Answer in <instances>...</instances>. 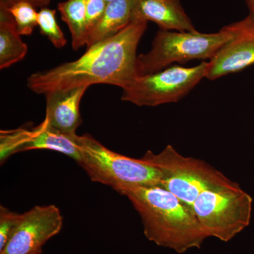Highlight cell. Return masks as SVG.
Wrapping results in <instances>:
<instances>
[{
    "label": "cell",
    "instance_id": "cell-22",
    "mask_svg": "<svg viewBox=\"0 0 254 254\" xmlns=\"http://www.w3.org/2000/svg\"><path fill=\"white\" fill-rule=\"evenodd\" d=\"M105 1H106L107 2L109 3V2H111V1H115V0H105Z\"/></svg>",
    "mask_w": 254,
    "mask_h": 254
},
{
    "label": "cell",
    "instance_id": "cell-11",
    "mask_svg": "<svg viewBox=\"0 0 254 254\" xmlns=\"http://www.w3.org/2000/svg\"><path fill=\"white\" fill-rule=\"evenodd\" d=\"M133 20L153 21L163 31H196L180 0H134Z\"/></svg>",
    "mask_w": 254,
    "mask_h": 254
},
{
    "label": "cell",
    "instance_id": "cell-8",
    "mask_svg": "<svg viewBox=\"0 0 254 254\" xmlns=\"http://www.w3.org/2000/svg\"><path fill=\"white\" fill-rule=\"evenodd\" d=\"M63 217L55 205H36L21 215L0 254H42V247L61 231Z\"/></svg>",
    "mask_w": 254,
    "mask_h": 254
},
{
    "label": "cell",
    "instance_id": "cell-15",
    "mask_svg": "<svg viewBox=\"0 0 254 254\" xmlns=\"http://www.w3.org/2000/svg\"><path fill=\"white\" fill-rule=\"evenodd\" d=\"M58 8L71 33L73 49L86 46V0H67L59 3Z\"/></svg>",
    "mask_w": 254,
    "mask_h": 254
},
{
    "label": "cell",
    "instance_id": "cell-23",
    "mask_svg": "<svg viewBox=\"0 0 254 254\" xmlns=\"http://www.w3.org/2000/svg\"></svg>",
    "mask_w": 254,
    "mask_h": 254
},
{
    "label": "cell",
    "instance_id": "cell-19",
    "mask_svg": "<svg viewBox=\"0 0 254 254\" xmlns=\"http://www.w3.org/2000/svg\"><path fill=\"white\" fill-rule=\"evenodd\" d=\"M105 0H86V23L88 36L100 22L106 10Z\"/></svg>",
    "mask_w": 254,
    "mask_h": 254
},
{
    "label": "cell",
    "instance_id": "cell-3",
    "mask_svg": "<svg viewBox=\"0 0 254 254\" xmlns=\"http://www.w3.org/2000/svg\"><path fill=\"white\" fill-rule=\"evenodd\" d=\"M140 159L158 169L159 187L176 195L193 212V203L202 192L235 183L203 160L180 154L171 145L157 154L148 150Z\"/></svg>",
    "mask_w": 254,
    "mask_h": 254
},
{
    "label": "cell",
    "instance_id": "cell-2",
    "mask_svg": "<svg viewBox=\"0 0 254 254\" xmlns=\"http://www.w3.org/2000/svg\"><path fill=\"white\" fill-rule=\"evenodd\" d=\"M121 194L131 202L141 217L145 236L155 245L184 254L200 249L208 238L194 213L169 190L137 187Z\"/></svg>",
    "mask_w": 254,
    "mask_h": 254
},
{
    "label": "cell",
    "instance_id": "cell-10",
    "mask_svg": "<svg viewBox=\"0 0 254 254\" xmlns=\"http://www.w3.org/2000/svg\"><path fill=\"white\" fill-rule=\"evenodd\" d=\"M34 149L54 150L78 163L81 157V136L57 129L44 120L32 131L21 129L16 152Z\"/></svg>",
    "mask_w": 254,
    "mask_h": 254
},
{
    "label": "cell",
    "instance_id": "cell-4",
    "mask_svg": "<svg viewBox=\"0 0 254 254\" xmlns=\"http://www.w3.org/2000/svg\"><path fill=\"white\" fill-rule=\"evenodd\" d=\"M231 38L225 26L215 33L160 30L150 51L137 56L136 76L158 72L174 63L210 60Z\"/></svg>",
    "mask_w": 254,
    "mask_h": 254
},
{
    "label": "cell",
    "instance_id": "cell-16",
    "mask_svg": "<svg viewBox=\"0 0 254 254\" xmlns=\"http://www.w3.org/2000/svg\"><path fill=\"white\" fill-rule=\"evenodd\" d=\"M38 26L42 34L48 37L55 48H62L66 46L67 41L57 22L55 10L42 8L38 12Z\"/></svg>",
    "mask_w": 254,
    "mask_h": 254
},
{
    "label": "cell",
    "instance_id": "cell-6",
    "mask_svg": "<svg viewBox=\"0 0 254 254\" xmlns=\"http://www.w3.org/2000/svg\"><path fill=\"white\" fill-rule=\"evenodd\" d=\"M252 205V196L235 182L202 192L193 210L207 237L227 242L250 225Z\"/></svg>",
    "mask_w": 254,
    "mask_h": 254
},
{
    "label": "cell",
    "instance_id": "cell-12",
    "mask_svg": "<svg viewBox=\"0 0 254 254\" xmlns=\"http://www.w3.org/2000/svg\"><path fill=\"white\" fill-rule=\"evenodd\" d=\"M88 87L50 92L46 95V116L50 126L68 133H76L81 125L79 105Z\"/></svg>",
    "mask_w": 254,
    "mask_h": 254
},
{
    "label": "cell",
    "instance_id": "cell-1",
    "mask_svg": "<svg viewBox=\"0 0 254 254\" xmlns=\"http://www.w3.org/2000/svg\"><path fill=\"white\" fill-rule=\"evenodd\" d=\"M147 21L133 20L120 33L89 48L75 61L32 73L28 88L37 94L108 84L122 89L136 77V50Z\"/></svg>",
    "mask_w": 254,
    "mask_h": 254
},
{
    "label": "cell",
    "instance_id": "cell-18",
    "mask_svg": "<svg viewBox=\"0 0 254 254\" xmlns=\"http://www.w3.org/2000/svg\"><path fill=\"white\" fill-rule=\"evenodd\" d=\"M21 215L14 213L2 205L0 207V252L4 249L17 226Z\"/></svg>",
    "mask_w": 254,
    "mask_h": 254
},
{
    "label": "cell",
    "instance_id": "cell-14",
    "mask_svg": "<svg viewBox=\"0 0 254 254\" xmlns=\"http://www.w3.org/2000/svg\"><path fill=\"white\" fill-rule=\"evenodd\" d=\"M27 52V45L21 40L12 15L7 9L0 8V68L21 61Z\"/></svg>",
    "mask_w": 254,
    "mask_h": 254
},
{
    "label": "cell",
    "instance_id": "cell-7",
    "mask_svg": "<svg viewBox=\"0 0 254 254\" xmlns=\"http://www.w3.org/2000/svg\"><path fill=\"white\" fill-rule=\"evenodd\" d=\"M208 68L209 63L203 62L193 67L173 66L136 76L123 88L121 99L139 107L177 103L206 77Z\"/></svg>",
    "mask_w": 254,
    "mask_h": 254
},
{
    "label": "cell",
    "instance_id": "cell-17",
    "mask_svg": "<svg viewBox=\"0 0 254 254\" xmlns=\"http://www.w3.org/2000/svg\"><path fill=\"white\" fill-rule=\"evenodd\" d=\"M12 15L21 36H30L38 26V12L27 2H19L7 9Z\"/></svg>",
    "mask_w": 254,
    "mask_h": 254
},
{
    "label": "cell",
    "instance_id": "cell-5",
    "mask_svg": "<svg viewBox=\"0 0 254 254\" xmlns=\"http://www.w3.org/2000/svg\"><path fill=\"white\" fill-rule=\"evenodd\" d=\"M81 165L93 182L118 193L137 187L160 186V173L149 164L108 149L90 135L81 136Z\"/></svg>",
    "mask_w": 254,
    "mask_h": 254
},
{
    "label": "cell",
    "instance_id": "cell-9",
    "mask_svg": "<svg viewBox=\"0 0 254 254\" xmlns=\"http://www.w3.org/2000/svg\"><path fill=\"white\" fill-rule=\"evenodd\" d=\"M232 38L209 62L206 77L215 80L254 64V14L225 26Z\"/></svg>",
    "mask_w": 254,
    "mask_h": 254
},
{
    "label": "cell",
    "instance_id": "cell-20",
    "mask_svg": "<svg viewBox=\"0 0 254 254\" xmlns=\"http://www.w3.org/2000/svg\"><path fill=\"white\" fill-rule=\"evenodd\" d=\"M51 0H0V8L9 9L13 5L19 2H27L34 7L45 8L50 4Z\"/></svg>",
    "mask_w": 254,
    "mask_h": 254
},
{
    "label": "cell",
    "instance_id": "cell-13",
    "mask_svg": "<svg viewBox=\"0 0 254 254\" xmlns=\"http://www.w3.org/2000/svg\"><path fill=\"white\" fill-rule=\"evenodd\" d=\"M133 4L134 0L108 3L103 18L87 37V48L115 36L127 27L133 21Z\"/></svg>",
    "mask_w": 254,
    "mask_h": 254
},
{
    "label": "cell",
    "instance_id": "cell-21",
    "mask_svg": "<svg viewBox=\"0 0 254 254\" xmlns=\"http://www.w3.org/2000/svg\"><path fill=\"white\" fill-rule=\"evenodd\" d=\"M249 8L250 9V12L254 13V0H246Z\"/></svg>",
    "mask_w": 254,
    "mask_h": 254
}]
</instances>
